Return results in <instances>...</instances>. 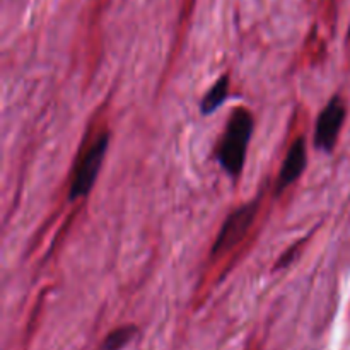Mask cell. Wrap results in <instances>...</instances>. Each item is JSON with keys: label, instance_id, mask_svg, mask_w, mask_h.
Wrapping results in <instances>:
<instances>
[{"label": "cell", "instance_id": "cell-1", "mask_svg": "<svg viewBox=\"0 0 350 350\" xmlns=\"http://www.w3.org/2000/svg\"><path fill=\"white\" fill-rule=\"evenodd\" d=\"M253 132H255L253 113L246 106H238L232 109L215 147V159L232 181H238L245 170Z\"/></svg>", "mask_w": 350, "mask_h": 350}, {"label": "cell", "instance_id": "cell-2", "mask_svg": "<svg viewBox=\"0 0 350 350\" xmlns=\"http://www.w3.org/2000/svg\"><path fill=\"white\" fill-rule=\"evenodd\" d=\"M109 147V133L101 132L77 157L74 170H72L70 185H68V202H75L79 198H85L94 188L96 180L99 176L106 152Z\"/></svg>", "mask_w": 350, "mask_h": 350}, {"label": "cell", "instance_id": "cell-3", "mask_svg": "<svg viewBox=\"0 0 350 350\" xmlns=\"http://www.w3.org/2000/svg\"><path fill=\"white\" fill-rule=\"evenodd\" d=\"M260 205H262V198L256 197L246 204L239 205L226 217L217 236H215L214 245H212V256L226 255L245 239L252 226L255 224Z\"/></svg>", "mask_w": 350, "mask_h": 350}, {"label": "cell", "instance_id": "cell-4", "mask_svg": "<svg viewBox=\"0 0 350 350\" xmlns=\"http://www.w3.org/2000/svg\"><path fill=\"white\" fill-rule=\"evenodd\" d=\"M345 116H347V105L344 98L338 94L332 96L314 123L313 144L317 150L325 154L334 152L340 130L345 123Z\"/></svg>", "mask_w": 350, "mask_h": 350}, {"label": "cell", "instance_id": "cell-5", "mask_svg": "<svg viewBox=\"0 0 350 350\" xmlns=\"http://www.w3.org/2000/svg\"><path fill=\"white\" fill-rule=\"evenodd\" d=\"M308 167V144L306 137L299 135L296 137L293 144H291L289 150H287L284 163L280 166L279 176H277L275 183V193L280 195L284 190L296 183Z\"/></svg>", "mask_w": 350, "mask_h": 350}, {"label": "cell", "instance_id": "cell-6", "mask_svg": "<svg viewBox=\"0 0 350 350\" xmlns=\"http://www.w3.org/2000/svg\"><path fill=\"white\" fill-rule=\"evenodd\" d=\"M229 88H231V79L228 74L221 75L217 81L212 84V88L208 89L204 94L200 101V115L202 116H211L221 108L226 103L229 96Z\"/></svg>", "mask_w": 350, "mask_h": 350}, {"label": "cell", "instance_id": "cell-7", "mask_svg": "<svg viewBox=\"0 0 350 350\" xmlns=\"http://www.w3.org/2000/svg\"><path fill=\"white\" fill-rule=\"evenodd\" d=\"M137 327L135 325H123V327L115 328L113 332H109L108 335L103 340L99 350H122L125 349L130 342L135 338L137 335Z\"/></svg>", "mask_w": 350, "mask_h": 350}, {"label": "cell", "instance_id": "cell-8", "mask_svg": "<svg viewBox=\"0 0 350 350\" xmlns=\"http://www.w3.org/2000/svg\"><path fill=\"white\" fill-rule=\"evenodd\" d=\"M304 241H306V239H303V241H296L289 250H287V252H284L282 256L279 258V262H277L275 267H273V270H284L287 269V267L293 265V263L296 262L297 256H299V252L304 246Z\"/></svg>", "mask_w": 350, "mask_h": 350}]
</instances>
